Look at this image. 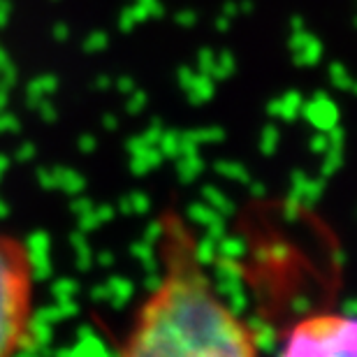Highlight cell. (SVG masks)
Returning a JSON list of instances; mask_svg holds the SVG:
<instances>
[{
	"instance_id": "obj_1",
	"label": "cell",
	"mask_w": 357,
	"mask_h": 357,
	"mask_svg": "<svg viewBox=\"0 0 357 357\" xmlns=\"http://www.w3.org/2000/svg\"><path fill=\"white\" fill-rule=\"evenodd\" d=\"M160 278L132 311L119 339L128 357H253L260 334L220 297L181 213L158 223Z\"/></svg>"
},
{
	"instance_id": "obj_2",
	"label": "cell",
	"mask_w": 357,
	"mask_h": 357,
	"mask_svg": "<svg viewBox=\"0 0 357 357\" xmlns=\"http://www.w3.org/2000/svg\"><path fill=\"white\" fill-rule=\"evenodd\" d=\"M38 341V260L26 239L0 232V357Z\"/></svg>"
},
{
	"instance_id": "obj_3",
	"label": "cell",
	"mask_w": 357,
	"mask_h": 357,
	"mask_svg": "<svg viewBox=\"0 0 357 357\" xmlns=\"http://www.w3.org/2000/svg\"><path fill=\"white\" fill-rule=\"evenodd\" d=\"M281 355L357 357V316L320 311L295 320L281 337Z\"/></svg>"
}]
</instances>
